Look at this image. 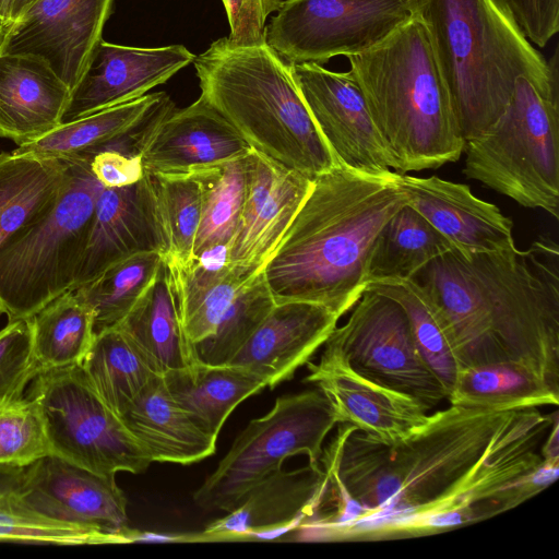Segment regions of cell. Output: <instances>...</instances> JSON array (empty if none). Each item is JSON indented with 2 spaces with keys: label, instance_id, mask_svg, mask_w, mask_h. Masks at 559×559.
<instances>
[{
  "label": "cell",
  "instance_id": "cell-44",
  "mask_svg": "<svg viewBox=\"0 0 559 559\" xmlns=\"http://www.w3.org/2000/svg\"><path fill=\"white\" fill-rule=\"evenodd\" d=\"M25 467L0 466V503L11 498L20 488Z\"/></svg>",
  "mask_w": 559,
  "mask_h": 559
},
{
  "label": "cell",
  "instance_id": "cell-9",
  "mask_svg": "<svg viewBox=\"0 0 559 559\" xmlns=\"http://www.w3.org/2000/svg\"><path fill=\"white\" fill-rule=\"evenodd\" d=\"M336 425L330 402L317 388L277 397L265 415L237 436L193 493L195 504L205 511L230 512L294 455L305 454L308 464L320 466L324 440Z\"/></svg>",
  "mask_w": 559,
  "mask_h": 559
},
{
  "label": "cell",
  "instance_id": "cell-37",
  "mask_svg": "<svg viewBox=\"0 0 559 559\" xmlns=\"http://www.w3.org/2000/svg\"><path fill=\"white\" fill-rule=\"evenodd\" d=\"M274 306L275 301L260 272L241 285L213 333L192 344L195 361L212 366L227 365Z\"/></svg>",
  "mask_w": 559,
  "mask_h": 559
},
{
  "label": "cell",
  "instance_id": "cell-4",
  "mask_svg": "<svg viewBox=\"0 0 559 559\" xmlns=\"http://www.w3.org/2000/svg\"><path fill=\"white\" fill-rule=\"evenodd\" d=\"M424 23L465 142L501 115L524 76L559 98L558 52L547 61L500 0H409Z\"/></svg>",
  "mask_w": 559,
  "mask_h": 559
},
{
  "label": "cell",
  "instance_id": "cell-14",
  "mask_svg": "<svg viewBox=\"0 0 559 559\" xmlns=\"http://www.w3.org/2000/svg\"><path fill=\"white\" fill-rule=\"evenodd\" d=\"M246 194L227 245V265L242 281L262 271L309 194L313 179L251 151L246 156Z\"/></svg>",
  "mask_w": 559,
  "mask_h": 559
},
{
  "label": "cell",
  "instance_id": "cell-34",
  "mask_svg": "<svg viewBox=\"0 0 559 559\" xmlns=\"http://www.w3.org/2000/svg\"><path fill=\"white\" fill-rule=\"evenodd\" d=\"M405 310L416 343L448 393L459 371L449 321L441 305L415 280L368 285Z\"/></svg>",
  "mask_w": 559,
  "mask_h": 559
},
{
  "label": "cell",
  "instance_id": "cell-32",
  "mask_svg": "<svg viewBox=\"0 0 559 559\" xmlns=\"http://www.w3.org/2000/svg\"><path fill=\"white\" fill-rule=\"evenodd\" d=\"M29 319L40 371L81 365L96 337L95 312L75 290L60 295Z\"/></svg>",
  "mask_w": 559,
  "mask_h": 559
},
{
  "label": "cell",
  "instance_id": "cell-36",
  "mask_svg": "<svg viewBox=\"0 0 559 559\" xmlns=\"http://www.w3.org/2000/svg\"><path fill=\"white\" fill-rule=\"evenodd\" d=\"M164 254L141 252L123 259L74 289L95 312V331L117 326L151 284Z\"/></svg>",
  "mask_w": 559,
  "mask_h": 559
},
{
  "label": "cell",
  "instance_id": "cell-11",
  "mask_svg": "<svg viewBox=\"0 0 559 559\" xmlns=\"http://www.w3.org/2000/svg\"><path fill=\"white\" fill-rule=\"evenodd\" d=\"M350 310L347 321L336 326L325 343L355 371L429 409L447 400L448 391L423 356L397 301L366 289Z\"/></svg>",
  "mask_w": 559,
  "mask_h": 559
},
{
  "label": "cell",
  "instance_id": "cell-8",
  "mask_svg": "<svg viewBox=\"0 0 559 559\" xmlns=\"http://www.w3.org/2000/svg\"><path fill=\"white\" fill-rule=\"evenodd\" d=\"M463 153L467 178L559 218V98L519 78L504 110Z\"/></svg>",
  "mask_w": 559,
  "mask_h": 559
},
{
  "label": "cell",
  "instance_id": "cell-43",
  "mask_svg": "<svg viewBox=\"0 0 559 559\" xmlns=\"http://www.w3.org/2000/svg\"><path fill=\"white\" fill-rule=\"evenodd\" d=\"M228 23V40L236 46L265 43L266 13L263 0H222Z\"/></svg>",
  "mask_w": 559,
  "mask_h": 559
},
{
  "label": "cell",
  "instance_id": "cell-5",
  "mask_svg": "<svg viewBox=\"0 0 559 559\" xmlns=\"http://www.w3.org/2000/svg\"><path fill=\"white\" fill-rule=\"evenodd\" d=\"M346 58L396 173L436 169L460 159L465 140L417 15L412 13L377 46Z\"/></svg>",
  "mask_w": 559,
  "mask_h": 559
},
{
  "label": "cell",
  "instance_id": "cell-15",
  "mask_svg": "<svg viewBox=\"0 0 559 559\" xmlns=\"http://www.w3.org/2000/svg\"><path fill=\"white\" fill-rule=\"evenodd\" d=\"M114 0H35L12 25L0 52L36 56L72 91L82 80Z\"/></svg>",
  "mask_w": 559,
  "mask_h": 559
},
{
  "label": "cell",
  "instance_id": "cell-31",
  "mask_svg": "<svg viewBox=\"0 0 559 559\" xmlns=\"http://www.w3.org/2000/svg\"><path fill=\"white\" fill-rule=\"evenodd\" d=\"M81 367L93 390L119 418L157 374L118 326L96 333Z\"/></svg>",
  "mask_w": 559,
  "mask_h": 559
},
{
  "label": "cell",
  "instance_id": "cell-45",
  "mask_svg": "<svg viewBox=\"0 0 559 559\" xmlns=\"http://www.w3.org/2000/svg\"><path fill=\"white\" fill-rule=\"evenodd\" d=\"M15 0H0V50L13 25L12 10Z\"/></svg>",
  "mask_w": 559,
  "mask_h": 559
},
{
  "label": "cell",
  "instance_id": "cell-22",
  "mask_svg": "<svg viewBox=\"0 0 559 559\" xmlns=\"http://www.w3.org/2000/svg\"><path fill=\"white\" fill-rule=\"evenodd\" d=\"M340 318L310 302L275 304L227 365L247 370L275 388L294 377L326 342Z\"/></svg>",
  "mask_w": 559,
  "mask_h": 559
},
{
  "label": "cell",
  "instance_id": "cell-25",
  "mask_svg": "<svg viewBox=\"0 0 559 559\" xmlns=\"http://www.w3.org/2000/svg\"><path fill=\"white\" fill-rule=\"evenodd\" d=\"M152 462L189 465L216 452L217 438L203 430L156 374L120 417Z\"/></svg>",
  "mask_w": 559,
  "mask_h": 559
},
{
  "label": "cell",
  "instance_id": "cell-42",
  "mask_svg": "<svg viewBox=\"0 0 559 559\" xmlns=\"http://www.w3.org/2000/svg\"><path fill=\"white\" fill-rule=\"evenodd\" d=\"M526 38L539 47L559 31V0H500Z\"/></svg>",
  "mask_w": 559,
  "mask_h": 559
},
{
  "label": "cell",
  "instance_id": "cell-3",
  "mask_svg": "<svg viewBox=\"0 0 559 559\" xmlns=\"http://www.w3.org/2000/svg\"><path fill=\"white\" fill-rule=\"evenodd\" d=\"M407 194L399 173L376 177L343 165L317 176L262 269L275 304L320 305L338 318L367 287L376 238Z\"/></svg>",
  "mask_w": 559,
  "mask_h": 559
},
{
  "label": "cell",
  "instance_id": "cell-28",
  "mask_svg": "<svg viewBox=\"0 0 559 559\" xmlns=\"http://www.w3.org/2000/svg\"><path fill=\"white\" fill-rule=\"evenodd\" d=\"M163 379L176 403L216 438L233 411L266 386L264 380L241 368L197 361L190 368L166 372Z\"/></svg>",
  "mask_w": 559,
  "mask_h": 559
},
{
  "label": "cell",
  "instance_id": "cell-41",
  "mask_svg": "<svg viewBox=\"0 0 559 559\" xmlns=\"http://www.w3.org/2000/svg\"><path fill=\"white\" fill-rule=\"evenodd\" d=\"M39 372L31 319L9 321L0 330V404L23 397Z\"/></svg>",
  "mask_w": 559,
  "mask_h": 559
},
{
  "label": "cell",
  "instance_id": "cell-30",
  "mask_svg": "<svg viewBox=\"0 0 559 559\" xmlns=\"http://www.w3.org/2000/svg\"><path fill=\"white\" fill-rule=\"evenodd\" d=\"M450 251L448 240L405 204L389 218L376 238L367 286L413 280L428 263Z\"/></svg>",
  "mask_w": 559,
  "mask_h": 559
},
{
  "label": "cell",
  "instance_id": "cell-26",
  "mask_svg": "<svg viewBox=\"0 0 559 559\" xmlns=\"http://www.w3.org/2000/svg\"><path fill=\"white\" fill-rule=\"evenodd\" d=\"M157 374L195 364L176 301L170 270L163 258L151 284L117 325Z\"/></svg>",
  "mask_w": 559,
  "mask_h": 559
},
{
  "label": "cell",
  "instance_id": "cell-33",
  "mask_svg": "<svg viewBox=\"0 0 559 559\" xmlns=\"http://www.w3.org/2000/svg\"><path fill=\"white\" fill-rule=\"evenodd\" d=\"M165 93L145 94L91 115L61 123L15 152L68 158L95 148L139 126Z\"/></svg>",
  "mask_w": 559,
  "mask_h": 559
},
{
  "label": "cell",
  "instance_id": "cell-13",
  "mask_svg": "<svg viewBox=\"0 0 559 559\" xmlns=\"http://www.w3.org/2000/svg\"><path fill=\"white\" fill-rule=\"evenodd\" d=\"M290 66L304 102L337 163L369 176L393 175L394 159L350 73L313 62Z\"/></svg>",
  "mask_w": 559,
  "mask_h": 559
},
{
  "label": "cell",
  "instance_id": "cell-24",
  "mask_svg": "<svg viewBox=\"0 0 559 559\" xmlns=\"http://www.w3.org/2000/svg\"><path fill=\"white\" fill-rule=\"evenodd\" d=\"M324 481L321 466L280 469L253 487L236 509L212 522L200 539H238L299 526L316 508Z\"/></svg>",
  "mask_w": 559,
  "mask_h": 559
},
{
  "label": "cell",
  "instance_id": "cell-40",
  "mask_svg": "<svg viewBox=\"0 0 559 559\" xmlns=\"http://www.w3.org/2000/svg\"><path fill=\"white\" fill-rule=\"evenodd\" d=\"M51 454L45 419L29 395L0 404V466L27 467Z\"/></svg>",
  "mask_w": 559,
  "mask_h": 559
},
{
  "label": "cell",
  "instance_id": "cell-17",
  "mask_svg": "<svg viewBox=\"0 0 559 559\" xmlns=\"http://www.w3.org/2000/svg\"><path fill=\"white\" fill-rule=\"evenodd\" d=\"M305 381L330 402L336 423L385 442L404 439L421 427L429 408L416 399L383 386L355 371L343 355L324 343L317 362L308 361Z\"/></svg>",
  "mask_w": 559,
  "mask_h": 559
},
{
  "label": "cell",
  "instance_id": "cell-21",
  "mask_svg": "<svg viewBox=\"0 0 559 559\" xmlns=\"http://www.w3.org/2000/svg\"><path fill=\"white\" fill-rule=\"evenodd\" d=\"M407 204L423 215L465 259L474 254L512 249L513 222L464 183L438 176L426 178L399 173Z\"/></svg>",
  "mask_w": 559,
  "mask_h": 559
},
{
  "label": "cell",
  "instance_id": "cell-1",
  "mask_svg": "<svg viewBox=\"0 0 559 559\" xmlns=\"http://www.w3.org/2000/svg\"><path fill=\"white\" fill-rule=\"evenodd\" d=\"M558 413L450 405L402 440L340 424L323 449L313 528L321 539L442 533L513 509L552 484L543 443Z\"/></svg>",
  "mask_w": 559,
  "mask_h": 559
},
{
  "label": "cell",
  "instance_id": "cell-19",
  "mask_svg": "<svg viewBox=\"0 0 559 559\" xmlns=\"http://www.w3.org/2000/svg\"><path fill=\"white\" fill-rule=\"evenodd\" d=\"M194 58L182 45L140 48L102 39L71 93L61 123L139 98L168 81Z\"/></svg>",
  "mask_w": 559,
  "mask_h": 559
},
{
  "label": "cell",
  "instance_id": "cell-39",
  "mask_svg": "<svg viewBox=\"0 0 559 559\" xmlns=\"http://www.w3.org/2000/svg\"><path fill=\"white\" fill-rule=\"evenodd\" d=\"M13 496L0 503V542L59 546L126 543L118 535L91 526L56 520L31 510L17 503Z\"/></svg>",
  "mask_w": 559,
  "mask_h": 559
},
{
  "label": "cell",
  "instance_id": "cell-38",
  "mask_svg": "<svg viewBox=\"0 0 559 559\" xmlns=\"http://www.w3.org/2000/svg\"><path fill=\"white\" fill-rule=\"evenodd\" d=\"M156 199L167 238L169 262L186 264L193 259L201 221V187L193 173L153 174Z\"/></svg>",
  "mask_w": 559,
  "mask_h": 559
},
{
  "label": "cell",
  "instance_id": "cell-18",
  "mask_svg": "<svg viewBox=\"0 0 559 559\" xmlns=\"http://www.w3.org/2000/svg\"><path fill=\"white\" fill-rule=\"evenodd\" d=\"M167 253L153 174L121 188H103L96 202L75 288L141 252Z\"/></svg>",
  "mask_w": 559,
  "mask_h": 559
},
{
  "label": "cell",
  "instance_id": "cell-20",
  "mask_svg": "<svg viewBox=\"0 0 559 559\" xmlns=\"http://www.w3.org/2000/svg\"><path fill=\"white\" fill-rule=\"evenodd\" d=\"M250 145L201 95L158 119L141 140L139 154L151 174H187L245 157Z\"/></svg>",
  "mask_w": 559,
  "mask_h": 559
},
{
  "label": "cell",
  "instance_id": "cell-2",
  "mask_svg": "<svg viewBox=\"0 0 559 559\" xmlns=\"http://www.w3.org/2000/svg\"><path fill=\"white\" fill-rule=\"evenodd\" d=\"M413 280L444 310L459 369L510 362L559 388V247L551 237L468 259L452 250Z\"/></svg>",
  "mask_w": 559,
  "mask_h": 559
},
{
  "label": "cell",
  "instance_id": "cell-23",
  "mask_svg": "<svg viewBox=\"0 0 559 559\" xmlns=\"http://www.w3.org/2000/svg\"><path fill=\"white\" fill-rule=\"evenodd\" d=\"M71 90L43 59L0 52V138L17 146L61 124Z\"/></svg>",
  "mask_w": 559,
  "mask_h": 559
},
{
  "label": "cell",
  "instance_id": "cell-6",
  "mask_svg": "<svg viewBox=\"0 0 559 559\" xmlns=\"http://www.w3.org/2000/svg\"><path fill=\"white\" fill-rule=\"evenodd\" d=\"M201 96L250 147L314 179L340 165L320 134L292 66L265 43L219 38L193 62Z\"/></svg>",
  "mask_w": 559,
  "mask_h": 559
},
{
  "label": "cell",
  "instance_id": "cell-7",
  "mask_svg": "<svg viewBox=\"0 0 559 559\" xmlns=\"http://www.w3.org/2000/svg\"><path fill=\"white\" fill-rule=\"evenodd\" d=\"M70 158L51 210L0 250V314L29 319L60 295L74 290L102 183L90 158Z\"/></svg>",
  "mask_w": 559,
  "mask_h": 559
},
{
  "label": "cell",
  "instance_id": "cell-16",
  "mask_svg": "<svg viewBox=\"0 0 559 559\" xmlns=\"http://www.w3.org/2000/svg\"><path fill=\"white\" fill-rule=\"evenodd\" d=\"M14 500L49 518L138 539L128 525L127 499L116 478L48 454L25 467Z\"/></svg>",
  "mask_w": 559,
  "mask_h": 559
},
{
  "label": "cell",
  "instance_id": "cell-27",
  "mask_svg": "<svg viewBox=\"0 0 559 559\" xmlns=\"http://www.w3.org/2000/svg\"><path fill=\"white\" fill-rule=\"evenodd\" d=\"M69 166L70 158L0 153V250L51 210Z\"/></svg>",
  "mask_w": 559,
  "mask_h": 559
},
{
  "label": "cell",
  "instance_id": "cell-12",
  "mask_svg": "<svg viewBox=\"0 0 559 559\" xmlns=\"http://www.w3.org/2000/svg\"><path fill=\"white\" fill-rule=\"evenodd\" d=\"M412 16L409 0H288L265 27V44L289 64L364 52Z\"/></svg>",
  "mask_w": 559,
  "mask_h": 559
},
{
  "label": "cell",
  "instance_id": "cell-29",
  "mask_svg": "<svg viewBox=\"0 0 559 559\" xmlns=\"http://www.w3.org/2000/svg\"><path fill=\"white\" fill-rule=\"evenodd\" d=\"M447 400L450 405L479 411L558 406L559 388L525 367L492 362L459 369Z\"/></svg>",
  "mask_w": 559,
  "mask_h": 559
},
{
  "label": "cell",
  "instance_id": "cell-10",
  "mask_svg": "<svg viewBox=\"0 0 559 559\" xmlns=\"http://www.w3.org/2000/svg\"><path fill=\"white\" fill-rule=\"evenodd\" d=\"M41 409L51 454L98 475L140 474L152 460L99 399L81 365L40 371L28 394Z\"/></svg>",
  "mask_w": 559,
  "mask_h": 559
},
{
  "label": "cell",
  "instance_id": "cell-46",
  "mask_svg": "<svg viewBox=\"0 0 559 559\" xmlns=\"http://www.w3.org/2000/svg\"><path fill=\"white\" fill-rule=\"evenodd\" d=\"M34 1L35 0H15L14 1V5H13V10H12L13 24Z\"/></svg>",
  "mask_w": 559,
  "mask_h": 559
},
{
  "label": "cell",
  "instance_id": "cell-35",
  "mask_svg": "<svg viewBox=\"0 0 559 559\" xmlns=\"http://www.w3.org/2000/svg\"><path fill=\"white\" fill-rule=\"evenodd\" d=\"M246 156L192 171L202 197L193 257L215 246L228 245L233 237L246 194Z\"/></svg>",
  "mask_w": 559,
  "mask_h": 559
}]
</instances>
